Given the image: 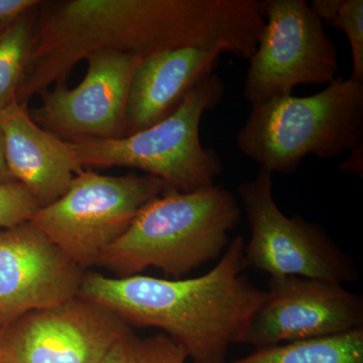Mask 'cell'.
<instances>
[{
    "label": "cell",
    "instance_id": "6da1fadb",
    "mask_svg": "<svg viewBox=\"0 0 363 363\" xmlns=\"http://www.w3.org/2000/svg\"><path fill=\"white\" fill-rule=\"evenodd\" d=\"M245 242L236 236L207 274L193 279L114 278L86 272L79 297L108 308L130 327L160 329L192 363H228L266 291L242 276Z\"/></svg>",
    "mask_w": 363,
    "mask_h": 363
},
{
    "label": "cell",
    "instance_id": "7a4b0ae2",
    "mask_svg": "<svg viewBox=\"0 0 363 363\" xmlns=\"http://www.w3.org/2000/svg\"><path fill=\"white\" fill-rule=\"evenodd\" d=\"M213 16L204 0H67L51 2L35 28L32 56L18 92L28 104L93 52L145 57L206 47Z\"/></svg>",
    "mask_w": 363,
    "mask_h": 363
},
{
    "label": "cell",
    "instance_id": "3957f363",
    "mask_svg": "<svg viewBox=\"0 0 363 363\" xmlns=\"http://www.w3.org/2000/svg\"><path fill=\"white\" fill-rule=\"evenodd\" d=\"M241 214L235 196L216 184L194 192L166 190L143 208L128 230L102 253L96 267L114 278L155 267L182 279L223 255Z\"/></svg>",
    "mask_w": 363,
    "mask_h": 363
},
{
    "label": "cell",
    "instance_id": "277c9868",
    "mask_svg": "<svg viewBox=\"0 0 363 363\" xmlns=\"http://www.w3.org/2000/svg\"><path fill=\"white\" fill-rule=\"evenodd\" d=\"M238 150L272 174L290 175L305 157L332 160L363 143V83L336 77L316 94L252 105Z\"/></svg>",
    "mask_w": 363,
    "mask_h": 363
},
{
    "label": "cell",
    "instance_id": "5b68a950",
    "mask_svg": "<svg viewBox=\"0 0 363 363\" xmlns=\"http://www.w3.org/2000/svg\"><path fill=\"white\" fill-rule=\"evenodd\" d=\"M224 84L216 73L203 79L161 123L119 140L73 143L81 166L123 167L156 177L167 190L194 192L212 187L223 172L216 150L204 147L200 124L220 104Z\"/></svg>",
    "mask_w": 363,
    "mask_h": 363
},
{
    "label": "cell",
    "instance_id": "8992f818",
    "mask_svg": "<svg viewBox=\"0 0 363 363\" xmlns=\"http://www.w3.org/2000/svg\"><path fill=\"white\" fill-rule=\"evenodd\" d=\"M166 190L147 174L114 177L82 169L65 194L40 208L30 222L86 271Z\"/></svg>",
    "mask_w": 363,
    "mask_h": 363
},
{
    "label": "cell",
    "instance_id": "52a82bcc",
    "mask_svg": "<svg viewBox=\"0 0 363 363\" xmlns=\"http://www.w3.org/2000/svg\"><path fill=\"white\" fill-rule=\"evenodd\" d=\"M272 186V174L262 168L255 178L238 186L250 227L245 247L247 266L269 277H303L340 285L357 281V269L350 255L320 224L283 213Z\"/></svg>",
    "mask_w": 363,
    "mask_h": 363
},
{
    "label": "cell",
    "instance_id": "ba28073f",
    "mask_svg": "<svg viewBox=\"0 0 363 363\" xmlns=\"http://www.w3.org/2000/svg\"><path fill=\"white\" fill-rule=\"evenodd\" d=\"M264 28L250 57L243 96L250 105L292 94L301 85H328L338 52L305 0H264Z\"/></svg>",
    "mask_w": 363,
    "mask_h": 363
},
{
    "label": "cell",
    "instance_id": "9c48e42d",
    "mask_svg": "<svg viewBox=\"0 0 363 363\" xmlns=\"http://www.w3.org/2000/svg\"><path fill=\"white\" fill-rule=\"evenodd\" d=\"M130 328L108 308L77 296L0 329V357L9 363H101Z\"/></svg>",
    "mask_w": 363,
    "mask_h": 363
},
{
    "label": "cell",
    "instance_id": "30bf717a",
    "mask_svg": "<svg viewBox=\"0 0 363 363\" xmlns=\"http://www.w3.org/2000/svg\"><path fill=\"white\" fill-rule=\"evenodd\" d=\"M143 57L116 51L86 58L84 80L74 88L65 81L42 93L33 121L68 142L119 140L126 136V111L131 79Z\"/></svg>",
    "mask_w": 363,
    "mask_h": 363
},
{
    "label": "cell",
    "instance_id": "8fae6325",
    "mask_svg": "<svg viewBox=\"0 0 363 363\" xmlns=\"http://www.w3.org/2000/svg\"><path fill=\"white\" fill-rule=\"evenodd\" d=\"M267 286L238 344L262 348L363 328L362 298L340 284L284 276Z\"/></svg>",
    "mask_w": 363,
    "mask_h": 363
},
{
    "label": "cell",
    "instance_id": "7c38bea8",
    "mask_svg": "<svg viewBox=\"0 0 363 363\" xmlns=\"http://www.w3.org/2000/svg\"><path fill=\"white\" fill-rule=\"evenodd\" d=\"M85 272L30 221L0 229V329L77 297Z\"/></svg>",
    "mask_w": 363,
    "mask_h": 363
},
{
    "label": "cell",
    "instance_id": "4fadbf2b",
    "mask_svg": "<svg viewBox=\"0 0 363 363\" xmlns=\"http://www.w3.org/2000/svg\"><path fill=\"white\" fill-rule=\"evenodd\" d=\"M0 125L13 180L28 189L40 208L65 194L83 169L73 143L40 128L26 105L18 102L0 112Z\"/></svg>",
    "mask_w": 363,
    "mask_h": 363
},
{
    "label": "cell",
    "instance_id": "5bb4252c",
    "mask_svg": "<svg viewBox=\"0 0 363 363\" xmlns=\"http://www.w3.org/2000/svg\"><path fill=\"white\" fill-rule=\"evenodd\" d=\"M220 52L183 48L140 59L131 79L126 111V136L161 123L179 108L210 74Z\"/></svg>",
    "mask_w": 363,
    "mask_h": 363
},
{
    "label": "cell",
    "instance_id": "9a60e30c",
    "mask_svg": "<svg viewBox=\"0 0 363 363\" xmlns=\"http://www.w3.org/2000/svg\"><path fill=\"white\" fill-rule=\"evenodd\" d=\"M230 363H363V328L257 348Z\"/></svg>",
    "mask_w": 363,
    "mask_h": 363
},
{
    "label": "cell",
    "instance_id": "2e32d148",
    "mask_svg": "<svg viewBox=\"0 0 363 363\" xmlns=\"http://www.w3.org/2000/svg\"><path fill=\"white\" fill-rule=\"evenodd\" d=\"M32 11L0 21V112L18 102L37 28Z\"/></svg>",
    "mask_w": 363,
    "mask_h": 363
},
{
    "label": "cell",
    "instance_id": "e0dca14e",
    "mask_svg": "<svg viewBox=\"0 0 363 363\" xmlns=\"http://www.w3.org/2000/svg\"><path fill=\"white\" fill-rule=\"evenodd\" d=\"M183 348L166 334L142 337L130 327L105 355L101 363H186Z\"/></svg>",
    "mask_w": 363,
    "mask_h": 363
},
{
    "label": "cell",
    "instance_id": "ac0fdd59",
    "mask_svg": "<svg viewBox=\"0 0 363 363\" xmlns=\"http://www.w3.org/2000/svg\"><path fill=\"white\" fill-rule=\"evenodd\" d=\"M322 23L345 33L352 55L351 80L363 83V0H312Z\"/></svg>",
    "mask_w": 363,
    "mask_h": 363
},
{
    "label": "cell",
    "instance_id": "d6986e66",
    "mask_svg": "<svg viewBox=\"0 0 363 363\" xmlns=\"http://www.w3.org/2000/svg\"><path fill=\"white\" fill-rule=\"evenodd\" d=\"M39 209L35 198L18 182L0 184V229L30 221Z\"/></svg>",
    "mask_w": 363,
    "mask_h": 363
},
{
    "label": "cell",
    "instance_id": "ffe728a7",
    "mask_svg": "<svg viewBox=\"0 0 363 363\" xmlns=\"http://www.w3.org/2000/svg\"><path fill=\"white\" fill-rule=\"evenodd\" d=\"M37 0H0V21L16 18L40 6Z\"/></svg>",
    "mask_w": 363,
    "mask_h": 363
},
{
    "label": "cell",
    "instance_id": "44dd1931",
    "mask_svg": "<svg viewBox=\"0 0 363 363\" xmlns=\"http://www.w3.org/2000/svg\"><path fill=\"white\" fill-rule=\"evenodd\" d=\"M338 168L346 173H352L362 177L363 173V143L351 150L350 156L339 164Z\"/></svg>",
    "mask_w": 363,
    "mask_h": 363
},
{
    "label": "cell",
    "instance_id": "7402d4cb",
    "mask_svg": "<svg viewBox=\"0 0 363 363\" xmlns=\"http://www.w3.org/2000/svg\"><path fill=\"white\" fill-rule=\"evenodd\" d=\"M13 178L9 173V167L6 164V147H4V135L0 125V184L13 182Z\"/></svg>",
    "mask_w": 363,
    "mask_h": 363
},
{
    "label": "cell",
    "instance_id": "603a6c76",
    "mask_svg": "<svg viewBox=\"0 0 363 363\" xmlns=\"http://www.w3.org/2000/svg\"><path fill=\"white\" fill-rule=\"evenodd\" d=\"M0 363H9V362H6V360L4 359V358H2L1 357H0Z\"/></svg>",
    "mask_w": 363,
    "mask_h": 363
}]
</instances>
